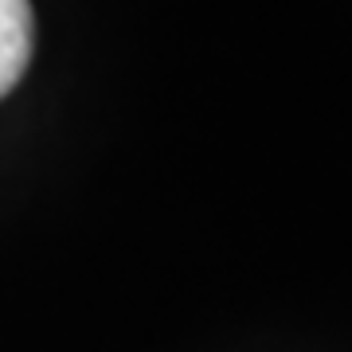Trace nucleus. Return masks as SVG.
<instances>
[{"instance_id": "nucleus-1", "label": "nucleus", "mask_w": 352, "mask_h": 352, "mask_svg": "<svg viewBox=\"0 0 352 352\" xmlns=\"http://www.w3.org/2000/svg\"><path fill=\"white\" fill-rule=\"evenodd\" d=\"M36 47V16L28 0H0V98L24 78Z\"/></svg>"}]
</instances>
